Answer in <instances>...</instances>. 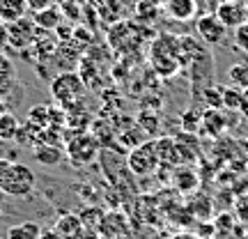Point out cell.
<instances>
[{
  "label": "cell",
  "mask_w": 248,
  "mask_h": 239,
  "mask_svg": "<svg viewBox=\"0 0 248 239\" xmlns=\"http://www.w3.org/2000/svg\"><path fill=\"white\" fill-rule=\"evenodd\" d=\"M150 64L161 79L177 76L184 67V48L177 35H159L150 46Z\"/></svg>",
  "instance_id": "cell-1"
},
{
  "label": "cell",
  "mask_w": 248,
  "mask_h": 239,
  "mask_svg": "<svg viewBox=\"0 0 248 239\" xmlns=\"http://www.w3.org/2000/svg\"><path fill=\"white\" fill-rule=\"evenodd\" d=\"M85 80L80 79L78 71H60L51 80V95L58 101L62 111H69L74 106H80L85 97Z\"/></svg>",
  "instance_id": "cell-2"
},
{
  "label": "cell",
  "mask_w": 248,
  "mask_h": 239,
  "mask_svg": "<svg viewBox=\"0 0 248 239\" xmlns=\"http://www.w3.org/2000/svg\"><path fill=\"white\" fill-rule=\"evenodd\" d=\"M35 173L30 166L26 163H12L7 170V175L0 184V191L5 195H12V198H26L35 191Z\"/></svg>",
  "instance_id": "cell-3"
},
{
  "label": "cell",
  "mask_w": 248,
  "mask_h": 239,
  "mask_svg": "<svg viewBox=\"0 0 248 239\" xmlns=\"http://www.w3.org/2000/svg\"><path fill=\"white\" fill-rule=\"evenodd\" d=\"M64 147H67V159L74 163V166H88L92 161L97 159L99 154V147H101V143L97 141V136L94 133H76V136H69L67 141H64Z\"/></svg>",
  "instance_id": "cell-4"
},
{
  "label": "cell",
  "mask_w": 248,
  "mask_h": 239,
  "mask_svg": "<svg viewBox=\"0 0 248 239\" xmlns=\"http://www.w3.org/2000/svg\"><path fill=\"white\" fill-rule=\"evenodd\" d=\"M16 69L14 62L9 60L5 53H0V115L2 113H12L16 106Z\"/></svg>",
  "instance_id": "cell-5"
},
{
  "label": "cell",
  "mask_w": 248,
  "mask_h": 239,
  "mask_svg": "<svg viewBox=\"0 0 248 239\" xmlns=\"http://www.w3.org/2000/svg\"><path fill=\"white\" fill-rule=\"evenodd\" d=\"M126 163H129V170L133 175H152L154 170L161 166L159 152H156V141H145L140 143L138 147H133L126 157Z\"/></svg>",
  "instance_id": "cell-6"
},
{
  "label": "cell",
  "mask_w": 248,
  "mask_h": 239,
  "mask_svg": "<svg viewBox=\"0 0 248 239\" xmlns=\"http://www.w3.org/2000/svg\"><path fill=\"white\" fill-rule=\"evenodd\" d=\"M7 35H9V48L26 53L28 48H32V44H35V35H37L35 21L28 16L12 21V23H7Z\"/></svg>",
  "instance_id": "cell-7"
},
{
  "label": "cell",
  "mask_w": 248,
  "mask_h": 239,
  "mask_svg": "<svg viewBox=\"0 0 248 239\" xmlns=\"http://www.w3.org/2000/svg\"><path fill=\"white\" fill-rule=\"evenodd\" d=\"M195 32L200 37V42L204 46H218L225 42V32L228 28L221 23V18L216 14H202V16L195 18Z\"/></svg>",
  "instance_id": "cell-8"
},
{
  "label": "cell",
  "mask_w": 248,
  "mask_h": 239,
  "mask_svg": "<svg viewBox=\"0 0 248 239\" xmlns=\"http://www.w3.org/2000/svg\"><path fill=\"white\" fill-rule=\"evenodd\" d=\"M214 14L221 18V23L228 28V30H237V28L246 21V2H239V0H223Z\"/></svg>",
  "instance_id": "cell-9"
},
{
  "label": "cell",
  "mask_w": 248,
  "mask_h": 239,
  "mask_svg": "<svg viewBox=\"0 0 248 239\" xmlns=\"http://www.w3.org/2000/svg\"><path fill=\"white\" fill-rule=\"evenodd\" d=\"M58 46H60V39H58V35H55V30H44V28H37L32 51H35V60L39 62V64H42L44 60H53Z\"/></svg>",
  "instance_id": "cell-10"
},
{
  "label": "cell",
  "mask_w": 248,
  "mask_h": 239,
  "mask_svg": "<svg viewBox=\"0 0 248 239\" xmlns=\"http://www.w3.org/2000/svg\"><path fill=\"white\" fill-rule=\"evenodd\" d=\"M80 55H83V46L76 44L74 39L71 42H60L51 64L55 62V67L60 71H74V67L80 62Z\"/></svg>",
  "instance_id": "cell-11"
},
{
  "label": "cell",
  "mask_w": 248,
  "mask_h": 239,
  "mask_svg": "<svg viewBox=\"0 0 248 239\" xmlns=\"http://www.w3.org/2000/svg\"><path fill=\"white\" fill-rule=\"evenodd\" d=\"M53 230L64 239H83V235H85V225H83L78 214L69 212V214H62L60 219L55 221Z\"/></svg>",
  "instance_id": "cell-12"
},
{
  "label": "cell",
  "mask_w": 248,
  "mask_h": 239,
  "mask_svg": "<svg viewBox=\"0 0 248 239\" xmlns=\"http://www.w3.org/2000/svg\"><path fill=\"white\" fill-rule=\"evenodd\" d=\"M163 9L172 21H191L198 14V2L195 0H166Z\"/></svg>",
  "instance_id": "cell-13"
},
{
  "label": "cell",
  "mask_w": 248,
  "mask_h": 239,
  "mask_svg": "<svg viewBox=\"0 0 248 239\" xmlns=\"http://www.w3.org/2000/svg\"><path fill=\"white\" fill-rule=\"evenodd\" d=\"M32 21H35L37 28H44V30H58V28L64 23V14H62L60 5H51V7L35 12V14H32Z\"/></svg>",
  "instance_id": "cell-14"
},
{
  "label": "cell",
  "mask_w": 248,
  "mask_h": 239,
  "mask_svg": "<svg viewBox=\"0 0 248 239\" xmlns=\"http://www.w3.org/2000/svg\"><path fill=\"white\" fill-rule=\"evenodd\" d=\"M35 161H39L42 166H58L64 157L60 145H51V143H37L35 150H32Z\"/></svg>",
  "instance_id": "cell-15"
},
{
  "label": "cell",
  "mask_w": 248,
  "mask_h": 239,
  "mask_svg": "<svg viewBox=\"0 0 248 239\" xmlns=\"http://www.w3.org/2000/svg\"><path fill=\"white\" fill-rule=\"evenodd\" d=\"M212 225H214V237L216 239H228L230 235H234L239 230V221H237V216L232 212H221L212 221Z\"/></svg>",
  "instance_id": "cell-16"
},
{
  "label": "cell",
  "mask_w": 248,
  "mask_h": 239,
  "mask_svg": "<svg viewBox=\"0 0 248 239\" xmlns=\"http://www.w3.org/2000/svg\"><path fill=\"white\" fill-rule=\"evenodd\" d=\"M28 2L26 0H0V21L2 23H12L18 18L28 16Z\"/></svg>",
  "instance_id": "cell-17"
},
{
  "label": "cell",
  "mask_w": 248,
  "mask_h": 239,
  "mask_svg": "<svg viewBox=\"0 0 248 239\" xmlns=\"http://www.w3.org/2000/svg\"><path fill=\"white\" fill-rule=\"evenodd\" d=\"M42 225L37 221H21L16 225H9L5 239H39L42 237Z\"/></svg>",
  "instance_id": "cell-18"
},
{
  "label": "cell",
  "mask_w": 248,
  "mask_h": 239,
  "mask_svg": "<svg viewBox=\"0 0 248 239\" xmlns=\"http://www.w3.org/2000/svg\"><path fill=\"white\" fill-rule=\"evenodd\" d=\"M200 129H204L209 136H218L225 129V115H223L218 108H207V113H202Z\"/></svg>",
  "instance_id": "cell-19"
},
{
  "label": "cell",
  "mask_w": 248,
  "mask_h": 239,
  "mask_svg": "<svg viewBox=\"0 0 248 239\" xmlns=\"http://www.w3.org/2000/svg\"><path fill=\"white\" fill-rule=\"evenodd\" d=\"M21 131V120L14 113H2L0 115V141H16Z\"/></svg>",
  "instance_id": "cell-20"
},
{
  "label": "cell",
  "mask_w": 248,
  "mask_h": 239,
  "mask_svg": "<svg viewBox=\"0 0 248 239\" xmlns=\"http://www.w3.org/2000/svg\"><path fill=\"white\" fill-rule=\"evenodd\" d=\"M198 184H200V179L195 175V170L184 166V168H179L175 173V186H177L182 193H193L195 189H198Z\"/></svg>",
  "instance_id": "cell-21"
},
{
  "label": "cell",
  "mask_w": 248,
  "mask_h": 239,
  "mask_svg": "<svg viewBox=\"0 0 248 239\" xmlns=\"http://www.w3.org/2000/svg\"><path fill=\"white\" fill-rule=\"evenodd\" d=\"M228 79L232 88L248 90V64H232L228 69Z\"/></svg>",
  "instance_id": "cell-22"
},
{
  "label": "cell",
  "mask_w": 248,
  "mask_h": 239,
  "mask_svg": "<svg viewBox=\"0 0 248 239\" xmlns=\"http://www.w3.org/2000/svg\"><path fill=\"white\" fill-rule=\"evenodd\" d=\"M48 111H51L48 106L30 108V113H28V122L32 124V127H37V129H46V127L51 124V120H48Z\"/></svg>",
  "instance_id": "cell-23"
},
{
  "label": "cell",
  "mask_w": 248,
  "mask_h": 239,
  "mask_svg": "<svg viewBox=\"0 0 248 239\" xmlns=\"http://www.w3.org/2000/svg\"><path fill=\"white\" fill-rule=\"evenodd\" d=\"M80 221H83V225L88 228V230H97L99 225H101V221H104V214L99 212L97 207H90V209H83V214H78Z\"/></svg>",
  "instance_id": "cell-24"
},
{
  "label": "cell",
  "mask_w": 248,
  "mask_h": 239,
  "mask_svg": "<svg viewBox=\"0 0 248 239\" xmlns=\"http://www.w3.org/2000/svg\"><path fill=\"white\" fill-rule=\"evenodd\" d=\"M136 14H138L140 21H154L156 14H159V5L152 2V0H140V2L136 5Z\"/></svg>",
  "instance_id": "cell-25"
},
{
  "label": "cell",
  "mask_w": 248,
  "mask_h": 239,
  "mask_svg": "<svg viewBox=\"0 0 248 239\" xmlns=\"http://www.w3.org/2000/svg\"><path fill=\"white\" fill-rule=\"evenodd\" d=\"M232 39H234V46L239 48L241 53L248 55V21H244V23L234 30V37H232Z\"/></svg>",
  "instance_id": "cell-26"
},
{
  "label": "cell",
  "mask_w": 248,
  "mask_h": 239,
  "mask_svg": "<svg viewBox=\"0 0 248 239\" xmlns=\"http://www.w3.org/2000/svg\"><path fill=\"white\" fill-rule=\"evenodd\" d=\"M182 122H184V129H186V131L193 133V131H198V129H200V124H202V115H200L198 111H193V108H191L188 113H184Z\"/></svg>",
  "instance_id": "cell-27"
},
{
  "label": "cell",
  "mask_w": 248,
  "mask_h": 239,
  "mask_svg": "<svg viewBox=\"0 0 248 239\" xmlns=\"http://www.w3.org/2000/svg\"><path fill=\"white\" fill-rule=\"evenodd\" d=\"M234 216L239 223H248V193L237 195V203H234Z\"/></svg>",
  "instance_id": "cell-28"
},
{
  "label": "cell",
  "mask_w": 248,
  "mask_h": 239,
  "mask_svg": "<svg viewBox=\"0 0 248 239\" xmlns=\"http://www.w3.org/2000/svg\"><path fill=\"white\" fill-rule=\"evenodd\" d=\"M28 2V9L35 14V12H39V9H46L51 7V5H55V0H26Z\"/></svg>",
  "instance_id": "cell-29"
},
{
  "label": "cell",
  "mask_w": 248,
  "mask_h": 239,
  "mask_svg": "<svg viewBox=\"0 0 248 239\" xmlns=\"http://www.w3.org/2000/svg\"><path fill=\"white\" fill-rule=\"evenodd\" d=\"M9 48V35H7V23L0 21V53H5Z\"/></svg>",
  "instance_id": "cell-30"
},
{
  "label": "cell",
  "mask_w": 248,
  "mask_h": 239,
  "mask_svg": "<svg viewBox=\"0 0 248 239\" xmlns=\"http://www.w3.org/2000/svg\"><path fill=\"white\" fill-rule=\"evenodd\" d=\"M9 166H12V161H9V159H2V157H0V184H2V179H5V175H7Z\"/></svg>",
  "instance_id": "cell-31"
},
{
  "label": "cell",
  "mask_w": 248,
  "mask_h": 239,
  "mask_svg": "<svg viewBox=\"0 0 248 239\" xmlns=\"http://www.w3.org/2000/svg\"><path fill=\"white\" fill-rule=\"evenodd\" d=\"M39 239H64V237H60V235H58V232L51 228V230H44V232H42V237H39Z\"/></svg>",
  "instance_id": "cell-32"
},
{
  "label": "cell",
  "mask_w": 248,
  "mask_h": 239,
  "mask_svg": "<svg viewBox=\"0 0 248 239\" xmlns=\"http://www.w3.org/2000/svg\"><path fill=\"white\" fill-rule=\"evenodd\" d=\"M170 239H200L198 235H193V232H179V235H175V237Z\"/></svg>",
  "instance_id": "cell-33"
},
{
  "label": "cell",
  "mask_w": 248,
  "mask_h": 239,
  "mask_svg": "<svg viewBox=\"0 0 248 239\" xmlns=\"http://www.w3.org/2000/svg\"><path fill=\"white\" fill-rule=\"evenodd\" d=\"M152 2H156V5H166V0H152Z\"/></svg>",
  "instance_id": "cell-34"
},
{
  "label": "cell",
  "mask_w": 248,
  "mask_h": 239,
  "mask_svg": "<svg viewBox=\"0 0 248 239\" xmlns=\"http://www.w3.org/2000/svg\"><path fill=\"white\" fill-rule=\"evenodd\" d=\"M200 239H216V237H214V235H209V237H200Z\"/></svg>",
  "instance_id": "cell-35"
},
{
  "label": "cell",
  "mask_w": 248,
  "mask_h": 239,
  "mask_svg": "<svg viewBox=\"0 0 248 239\" xmlns=\"http://www.w3.org/2000/svg\"><path fill=\"white\" fill-rule=\"evenodd\" d=\"M246 21H248V2H246Z\"/></svg>",
  "instance_id": "cell-36"
}]
</instances>
